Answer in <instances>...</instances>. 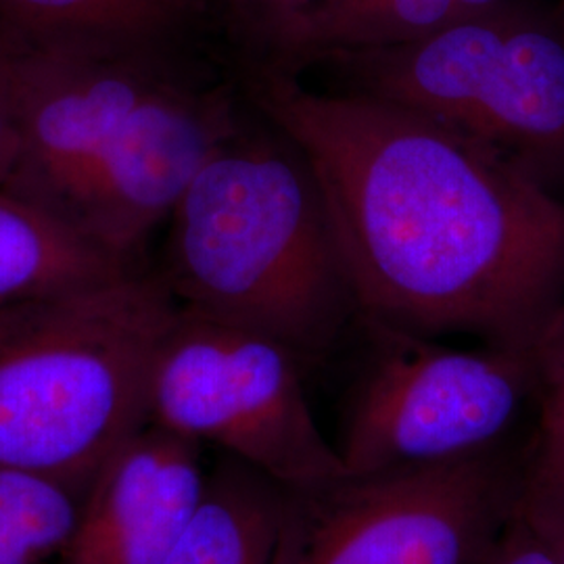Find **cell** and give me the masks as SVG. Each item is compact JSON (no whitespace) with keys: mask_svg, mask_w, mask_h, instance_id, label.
Masks as SVG:
<instances>
[{"mask_svg":"<svg viewBox=\"0 0 564 564\" xmlns=\"http://www.w3.org/2000/svg\"><path fill=\"white\" fill-rule=\"evenodd\" d=\"M242 95L310 167L358 318L533 354L564 305V202L395 102L263 63Z\"/></svg>","mask_w":564,"mask_h":564,"instance_id":"obj_1","label":"cell"},{"mask_svg":"<svg viewBox=\"0 0 564 564\" xmlns=\"http://www.w3.org/2000/svg\"><path fill=\"white\" fill-rule=\"evenodd\" d=\"M18 42V147L2 191L141 265L151 232L245 130L237 95L191 78L174 48Z\"/></svg>","mask_w":564,"mask_h":564,"instance_id":"obj_2","label":"cell"},{"mask_svg":"<svg viewBox=\"0 0 564 564\" xmlns=\"http://www.w3.org/2000/svg\"><path fill=\"white\" fill-rule=\"evenodd\" d=\"M163 276L176 302L324 356L358 316L321 191L295 147L239 137L203 165L174 207Z\"/></svg>","mask_w":564,"mask_h":564,"instance_id":"obj_3","label":"cell"},{"mask_svg":"<svg viewBox=\"0 0 564 564\" xmlns=\"http://www.w3.org/2000/svg\"><path fill=\"white\" fill-rule=\"evenodd\" d=\"M178 307L142 265L0 307V464L84 496L149 426L151 370Z\"/></svg>","mask_w":564,"mask_h":564,"instance_id":"obj_4","label":"cell"},{"mask_svg":"<svg viewBox=\"0 0 564 564\" xmlns=\"http://www.w3.org/2000/svg\"><path fill=\"white\" fill-rule=\"evenodd\" d=\"M321 61L349 90L440 121L550 191L564 181V28L527 4L500 0L416 41Z\"/></svg>","mask_w":564,"mask_h":564,"instance_id":"obj_5","label":"cell"},{"mask_svg":"<svg viewBox=\"0 0 564 564\" xmlns=\"http://www.w3.org/2000/svg\"><path fill=\"white\" fill-rule=\"evenodd\" d=\"M506 447L286 487L274 564H484L523 496Z\"/></svg>","mask_w":564,"mask_h":564,"instance_id":"obj_6","label":"cell"},{"mask_svg":"<svg viewBox=\"0 0 564 564\" xmlns=\"http://www.w3.org/2000/svg\"><path fill=\"white\" fill-rule=\"evenodd\" d=\"M300 358L281 341L181 305L155 354L149 424L223 447L284 487L347 473L314 421Z\"/></svg>","mask_w":564,"mask_h":564,"instance_id":"obj_7","label":"cell"},{"mask_svg":"<svg viewBox=\"0 0 564 564\" xmlns=\"http://www.w3.org/2000/svg\"><path fill=\"white\" fill-rule=\"evenodd\" d=\"M377 354L356 384L343 426L347 473L452 463L505 447L533 400V354L487 345L447 349L366 324Z\"/></svg>","mask_w":564,"mask_h":564,"instance_id":"obj_8","label":"cell"},{"mask_svg":"<svg viewBox=\"0 0 564 564\" xmlns=\"http://www.w3.org/2000/svg\"><path fill=\"white\" fill-rule=\"evenodd\" d=\"M202 445L149 424L88 485L53 564H165L202 502Z\"/></svg>","mask_w":564,"mask_h":564,"instance_id":"obj_9","label":"cell"},{"mask_svg":"<svg viewBox=\"0 0 564 564\" xmlns=\"http://www.w3.org/2000/svg\"><path fill=\"white\" fill-rule=\"evenodd\" d=\"M500 0H321L282 21L262 41L272 65L300 72L326 55L416 41Z\"/></svg>","mask_w":564,"mask_h":564,"instance_id":"obj_10","label":"cell"},{"mask_svg":"<svg viewBox=\"0 0 564 564\" xmlns=\"http://www.w3.org/2000/svg\"><path fill=\"white\" fill-rule=\"evenodd\" d=\"M286 487L232 458L207 475L202 502L165 564H274Z\"/></svg>","mask_w":564,"mask_h":564,"instance_id":"obj_11","label":"cell"},{"mask_svg":"<svg viewBox=\"0 0 564 564\" xmlns=\"http://www.w3.org/2000/svg\"><path fill=\"white\" fill-rule=\"evenodd\" d=\"M214 0H0V30L28 44L174 48Z\"/></svg>","mask_w":564,"mask_h":564,"instance_id":"obj_12","label":"cell"},{"mask_svg":"<svg viewBox=\"0 0 564 564\" xmlns=\"http://www.w3.org/2000/svg\"><path fill=\"white\" fill-rule=\"evenodd\" d=\"M132 268L0 188V307L107 281Z\"/></svg>","mask_w":564,"mask_h":564,"instance_id":"obj_13","label":"cell"},{"mask_svg":"<svg viewBox=\"0 0 564 564\" xmlns=\"http://www.w3.org/2000/svg\"><path fill=\"white\" fill-rule=\"evenodd\" d=\"M84 496L0 464V564L53 563L67 544Z\"/></svg>","mask_w":564,"mask_h":564,"instance_id":"obj_14","label":"cell"},{"mask_svg":"<svg viewBox=\"0 0 564 564\" xmlns=\"http://www.w3.org/2000/svg\"><path fill=\"white\" fill-rule=\"evenodd\" d=\"M540 408L538 431L524 454L523 500H564V305L533 351Z\"/></svg>","mask_w":564,"mask_h":564,"instance_id":"obj_15","label":"cell"},{"mask_svg":"<svg viewBox=\"0 0 564 564\" xmlns=\"http://www.w3.org/2000/svg\"><path fill=\"white\" fill-rule=\"evenodd\" d=\"M20 42L0 30V188L9 178L15 160V65Z\"/></svg>","mask_w":564,"mask_h":564,"instance_id":"obj_16","label":"cell"},{"mask_svg":"<svg viewBox=\"0 0 564 564\" xmlns=\"http://www.w3.org/2000/svg\"><path fill=\"white\" fill-rule=\"evenodd\" d=\"M484 564H558L544 535L521 512L506 524L502 535L487 554Z\"/></svg>","mask_w":564,"mask_h":564,"instance_id":"obj_17","label":"cell"},{"mask_svg":"<svg viewBox=\"0 0 564 564\" xmlns=\"http://www.w3.org/2000/svg\"><path fill=\"white\" fill-rule=\"evenodd\" d=\"M521 512L544 535L556 563L564 564V500L558 502H524Z\"/></svg>","mask_w":564,"mask_h":564,"instance_id":"obj_18","label":"cell"},{"mask_svg":"<svg viewBox=\"0 0 564 564\" xmlns=\"http://www.w3.org/2000/svg\"><path fill=\"white\" fill-rule=\"evenodd\" d=\"M318 2L321 0H270L262 13L258 15V20L249 25V30L263 39L272 28H276L282 21L302 13Z\"/></svg>","mask_w":564,"mask_h":564,"instance_id":"obj_19","label":"cell"},{"mask_svg":"<svg viewBox=\"0 0 564 564\" xmlns=\"http://www.w3.org/2000/svg\"><path fill=\"white\" fill-rule=\"evenodd\" d=\"M220 2H224L237 18H241L245 25L249 28L253 21L258 20V15L262 13L270 0H220Z\"/></svg>","mask_w":564,"mask_h":564,"instance_id":"obj_20","label":"cell"}]
</instances>
